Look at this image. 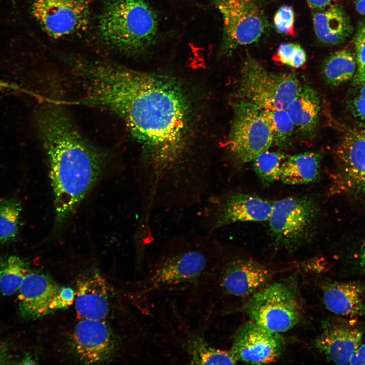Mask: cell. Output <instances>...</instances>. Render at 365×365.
Instances as JSON below:
<instances>
[{
	"label": "cell",
	"instance_id": "6da1fadb",
	"mask_svg": "<svg viewBox=\"0 0 365 365\" xmlns=\"http://www.w3.org/2000/svg\"><path fill=\"white\" fill-rule=\"evenodd\" d=\"M71 74L81 91L77 103L117 115L141 146L148 195H177L195 185L199 173L188 158L190 108L176 82L162 75L85 59L74 64Z\"/></svg>",
	"mask_w": 365,
	"mask_h": 365
},
{
	"label": "cell",
	"instance_id": "7a4b0ae2",
	"mask_svg": "<svg viewBox=\"0 0 365 365\" xmlns=\"http://www.w3.org/2000/svg\"><path fill=\"white\" fill-rule=\"evenodd\" d=\"M41 127L54 197L56 225H63L102 174L105 157L58 104L44 110Z\"/></svg>",
	"mask_w": 365,
	"mask_h": 365
},
{
	"label": "cell",
	"instance_id": "3957f363",
	"mask_svg": "<svg viewBox=\"0 0 365 365\" xmlns=\"http://www.w3.org/2000/svg\"><path fill=\"white\" fill-rule=\"evenodd\" d=\"M222 252L212 233L171 240L151 261L141 292L205 291Z\"/></svg>",
	"mask_w": 365,
	"mask_h": 365
},
{
	"label": "cell",
	"instance_id": "277c9868",
	"mask_svg": "<svg viewBox=\"0 0 365 365\" xmlns=\"http://www.w3.org/2000/svg\"><path fill=\"white\" fill-rule=\"evenodd\" d=\"M158 31L157 15L148 0H105L98 19L102 42L129 56L147 52Z\"/></svg>",
	"mask_w": 365,
	"mask_h": 365
},
{
	"label": "cell",
	"instance_id": "5b68a950",
	"mask_svg": "<svg viewBox=\"0 0 365 365\" xmlns=\"http://www.w3.org/2000/svg\"><path fill=\"white\" fill-rule=\"evenodd\" d=\"M300 86L295 75L269 72L247 55L241 66L235 103L260 111L286 109Z\"/></svg>",
	"mask_w": 365,
	"mask_h": 365
},
{
	"label": "cell",
	"instance_id": "8992f818",
	"mask_svg": "<svg viewBox=\"0 0 365 365\" xmlns=\"http://www.w3.org/2000/svg\"><path fill=\"white\" fill-rule=\"evenodd\" d=\"M318 212L315 201L309 196L288 197L272 203L268 221L275 244L293 249L308 241Z\"/></svg>",
	"mask_w": 365,
	"mask_h": 365
},
{
	"label": "cell",
	"instance_id": "52a82bcc",
	"mask_svg": "<svg viewBox=\"0 0 365 365\" xmlns=\"http://www.w3.org/2000/svg\"><path fill=\"white\" fill-rule=\"evenodd\" d=\"M245 309L251 321L277 333L292 328L301 317L296 294L284 282H276L260 288L251 295Z\"/></svg>",
	"mask_w": 365,
	"mask_h": 365
},
{
	"label": "cell",
	"instance_id": "ba28073f",
	"mask_svg": "<svg viewBox=\"0 0 365 365\" xmlns=\"http://www.w3.org/2000/svg\"><path fill=\"white\" fill-rule=\"evenodd\" d=\"M210 1L223 19L222 54H231L239 47L257 42L266 32L268 22L258 0Z\"/></svg>",
	"mask_w": 365,
	"mask_h": 365
},
{
	"label": "cell",
	"instance_id": "9c48e42d",
	"mask_svg": "<svg viewBox=\"0 0 365 365\" xmlns=\"http://www.w3.org/2000/svg\"><path fill=\"white\" fill-rule=\"evenodd\" d=\"M271 271L251 260L227 257L223 251L213 269L205 291L211 301L216 298L252 295L269 281Z\"/></svg>",
	"mask_w": 365,
	"mask_h": 365
},
{
	"label": "cell",
	"instance_id": "30bf717a",
	"mask_svg": "<svg viewBox=\"0 0 365 365\" xmlns=\"http://www.w3.org/2000/svg\"><path fill=\"white\" fill-rule=\"evenodd\" d=\"M234 118L228 137L230 153L235 163L252 161L273 143L271 128L261 111L235 103Z\"/></svg>",
	"mask_w": 365,
	"mask_h": 365
},
{
	"label": "cell",
	"instance_id": "8fae6325",
	"mask_svg": "<svg viewBox=\"0 0 365 365\" xmlns=\"http://www.w3.org/2000/svg\"><path fill=\"white\" fill-rule=\"evenodd\" d=\"M272 203L259 196L233 191L210 197L204 210V223L212 233L237 222L269 220Z\"/></svg>",
	"mask_w": 365,
	"mask_h": 365
},
{
	"label": "cell",
	"instance_id": "7c38bea8",
	"mask_svg": "<svg viewBox=\"0 0 365 365\" xmlns=\"http://www.w3.org/2000/svg\"><path fill=\"white\" fill-rule=\"evenodd\" d=\"M21 316L36 319L72 304L75 293L71 288L59 286L48 275L29 271L18 291Z\"/></svg>",
	"mask_w": 365,
	"mask_h": 365
},
{
	"label": "cell",
	"instance_id": "4fadbf2b",
	"mask_svg": "<svg viewBox=\"0 0 365 365\" xmlns=\"http://www.w3.org/2000/svg\"><path fill=\"white\" fill-rule=\"evenodd\" d=\"M30 13L44 31L55 39L84 31L90 22L87 0H33Z\"/></svg>",
	"mask_w": 365,
	"mask_h": 365
},
{
	"label": "cell",
	"instance_id": "5bb4252c",
	"mask_svg": "<svg viewBox=\"0 0 365 365\" xmlns=\"http://www.w3.org/2000/svg\"><path fill=\"white\" fill-rule=\"evenodd\" d=\"M73 351L84 364H99L113 357L118 349L115 334L104 319H81L72 335Z\"/></svg>",
	"mask_w": 365,
	"mask_h": 365
},
{
	"label": "cell",
	"instance_id": "9a60e30c",
	"mask_svg": "<svg viewBox=\"0 0 365 365\" xmlns=\"http://www.w3.org/2000/svg\"><path fill=\"white\" fill-rule=\"evenodd\" d=\"M283 345V339L279 333L270 331L250 320L236 332L230 351L237 361L267 364L276 360Z\"/></svg>",
	"mask_w": 365,
	"mask_h": 365
},
{
	"label": "cell",
	"instance_id": "2e32d148",
	"mask_svg": "<svg viewBox=\"0 0 365 365\" xmlns=\"http://www.w3.org/2000/svg\"><path fill=\"white\" fill-rule=\"evenodd\" d=\"M338 173L336 182L365 194V127L348 130L336 150Z\"/></svg>",
	"mask_w": 365,
	"mask_h": 365
},
{
	"label": "cell",
	"instance_id": "e0dca14e",
	"mask_svg": "<svg viewBox=\"0 0 365 365\" xmlns=\"http://www.w3.org/2000/svg\"><path fill=\"white\" fill-rule=\"evenodd\" d=\"M106 280L97 271L84 276L77 284L75 306L81 319H104L110 310Z\"/></svg>",
	"mask_w": 365,
	"mask_h": 365
},
{
	"label": "cell",
	"instance_id": "ac0fdd59",
	"mask_svg": "<svg viewBox=\"0 0 365 365\" xmlns=\"http://www.w3.org/2000/svg\"><path fill=\"white\" fill-rule=\"evenodd\" d=\"M362 333L355 327L342 324L326 326L315 341V346L330 361L349 364L360 344Z\"/></svg>",
	"mask_w": 365,
	"mask_h": 365
},
{
	"label": "cell",
	"instance_id": "d6986e66",
	"mask_svg": "<svg viewBox=\"0 0 365 365\" xmlns=\"http://www.w3.org/2000/svg\"><path fill=\"white\" fill-rule=\"evenodd\" d=\"M322 289L324 304L332 313L348 317L365 315V300L360 285L353 282H333Z\"/></svg>",
	"mask_w": 365,
	"mask_h": 365
},
{
	"label": "cell",
	"instance_id": "ffe728a7",
	"mask_svg": "<svg viewBox=\"0 0 365 365\" xmlns=\"http://www.w3.org/2000/svg\"><path fill=\"white\" fill-rule=\"evenodd\" d=\"M313 15L314 29L318 39L332 45L345 42L353 31L349 17L340 6L332 5Z\"/></svg>",
	"mask_w": 365,
	"mask_h": 365
},
{
	"label": "cell",
	"instance_id": "44dd1931",
	"mask_svg": "<svg viewBox=\"0 0 365 365\" xmlns=\"http://www.w3.org/2000/svg\"><path fill=\"white\" fill-rule=\"evenodd\" d=\"M286 110L295 128L300 132L311 135L318 122L320 100L316 91L308 86H301Z\"/></svg>",
	"mask_w": 365,
	"mask_h": 365
},
{
	"label": "cell",
	"instance_id": "7402d4cb",
	"mask_svg": "<svg viewBox=\"0 0 365 365\" xmlns=\"http://www.w3.org/2000/svg\"><path fill=\"white\" fill-rule=\"evenodd\" d=\"M320 155L305 152L293 155L283 162L280 179L285 184L295 185L315 180L318 174Z\"/></svg>",
	"mask_w": 365,
	"mask_h": 365
},
{
	"label": "cell",
	"instance_id": "603a6c76",
	"mask_svg": "<svg viewBox=\"0 0 365 365\" xmlns=\"http://www.w3.org/2000/svg\"><path fill=\"white\" fill-rule=\"evenodd\" d=\"M184 346L191 364H235L238 362L230 350L212 346L199 334H189Z\"/></svg>",
	"mask_w": 365,
	"mask_h": 365
},
{
	"label": "cell",
	"instance_id": "cb8c5ba5",
	"mask_svg": "<svg viewBox=\"0 0 365 365\" xmlns=\"http://www.w3.org/2000/svg\"><path fill=\"white\" fill-rule=\"evenodd\" d=\"M356 69L355 54L349 49H343L333 53L325 60L322 74L328 84L337 86L355 76Z\"/></svg>",
	"mask_w": 365,
	"mask_h": 365
},
{
	"label": "cell",
	"instance_id": "d4e9b609",
	"mask_svg": "<svg viewBox=\"0 0 365 365\" xmlns=\"http://www.w3.org/2000/svg\"><path fill=\"white\" fill-rule=\"evenodd\" d=\"M21 207L18 199L10 197L0 200V245L17 238L20 227Z\"/></svg>",
	"mask_w": 365,
	"mask_h": 365
},
{
	"label": "cell",
	"instance_id": "484cf974",
	"mask_svg": "<svg viewBox=\"0 0 365 365\" xmlns=\"http://www.w3.org/2000/svg\"><path fill=\"white\" fill-rule=\"evenodd\" d=\"M30 270L27 263L20 257L11 256L0 264V290L10 296L18 292Z\"/></svg>",
	"mask_w": 365,
	"mask_h": 365
},
{
	"label": "cell",
	"instance_id": "4316f807",
	"mask_svg": "<svg viewBox=\"0 0 365 365\" xmlns=\"http://www.w3.org/2000/svg\"><path fill=\"white\" fill-rule=\"evenodd\" d=\"M286 158L283 153L268 150L252 161L253 169L264 186H269L280 179L282 166Z\"/></svg>",
	"mask_w": 365,
	"mask_h": 365
},
{
	"label": "cell",
	"instance_id": "83f0119b",
	"mask_svg": "<svg viewBox=\"0 0 365 365\" xmlns=\"http://www.w3.org/2000/svg\"><path fill=\"white\" fill-rule=\"evenodd\" d=\"M261 111L271 128L273 142L280 145L288 141L295 128L286 109Z\"/></svg>",
	"mask_w": 365,
	"mask_h": 365
},
{
	"label": "cell",
	"instance_id": "f1b7e54d",
	"mask_svg": "<svg viewBox=\"0 0 365 365\" xmlns=\"http://www.w3.org/2000/svg\"><path fill=\"white\" fill-rule=\"evenodd\" d=\"M274 57L281 64L295 68L302 67L307 60L304 49L300 45L293 43L280 45Z\"/></svg>",
	"mask_w": 365,
	"mask_h": 365
},
{
	"label": "cell",
	"instance_id": "f546056e",
	"mask_svg": "<svg viewBox=\"0 0 365 365\" xmlns=\"http://www.w3.org/2000/svg\"><path fill=\"white\" fill-rule=\"evenodd\" d=\"M354 36L357 64L355 83L357 85H360L365 81V17L358 22Z\"/></svg>",
	"mask_w": 365,
	"mask_h": 365
},
{
	"label": "cell",
	"instance_id": "4dcf8cb0",
	"mask_svg": "<svg viewBox=\"0 0 365 365\" xmlns=\"http://www.w3.org/2000/svg\"><path fill=\"white\" fill-rule=\"evenodd\" d=\"M295 13L292 7L283 5L278 9L274 17V24L280 33L293 36L295 35Z\"/></svg>",
	"mask_w": 365,
	"mask_h": 365
},
{
	"label": "cell",
	"instance_id": "1f68e13d",
	"mask_svg": "<svg viewBox=\"0 0 365 365\" xmlns=\"http://www.w3.org/2000/svg\"><path fill=\"white\" fill-rule=\"evenodd\" d=\"M350 103V110L354 117L365 127V81Z\"/></svg>",
	"mask_w": 365,
	"mask_h": 365
},
{
	"label": "cell",
	"instance_id": "d6a6232c",
	"mask_svg": "<svg viewBox=\"0 0 365 365\" xmlns=\"http://www.w3.org/2000/svg\"><path fill=\"white\" fill-rule=\"evenodd\" d=\"M349 364H365V344H360L351 356Z\"/></svg>",
	"mask_w": 365,
	"mask_h": 365
},
{
	"label": "cell",
	"instance_id": "836d02e7",
	"mask_svg": "<svg viewBox=\"0 0 365 365\" xmlns=\"http://www.w3.org/2000/svg\"><path fill=\"white\" fill-rule=\"evenodd\" d=\"M314 11L324 9L333 5L335 0H305Z\"/></svg>",
	"mask_w": 365,
	"mask_h": 365
},
{
	"label": "cell",
	"instance_id": "e575fe53",
	"mask_svg": "<svg viewBox=\"0 0 365 365\" xmlns=\"http://www.w3.org/2000/svg\"><path fill=\"white\" fill-rule=\"evenodd\" d=\"M354 4L357 12L365 15V0H355Z\"/></svg>",
	"mask_w": 365,
	"mask_h": 365
},
{
	"label": "cell",
	"instance_id": "d590c367",
	"mask_svg": "<svg viewBox=\"0 0 365 365\" xmlns=\"http://www.w3.org/2000/svg\"><path fill=\"white\" fill-rule=\"evenodd\" d=\"M7 358L3 350L0 347V364L5 363L7 361Z\"/></svg>",
	"mask_w": 365,
	"mask_h": 365
},
{
	"label": "cell",
	"instance_id": "8d00e7d4",
	"mask_svg": "<svg viewBox=\"0 0 365 365\" xmlns=\"http://www.w3.org/2000/svg\"><path fill=\"white\" fill-rule=\"evenodd\" d=\"M361 263L363 267L365 268V245H364L361 256Z\"/></svg>",
	"mask_w": 365,
	"mask_h": 365
}]
</instances>
